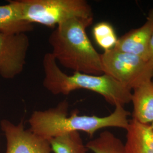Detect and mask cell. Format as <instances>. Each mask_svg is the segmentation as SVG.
<instances>
[{"instance_id":"8fae6325","label":"cell","mask_w":153,"mask_h":153,"mask_svg":"<svg viewBox=\"0 0 153 153\" xmlns=\"http://www.w3.org/2000/svg\"><path fill=\"white\" fill-rule=\"evenodd\" d=\"M8 2L0 5V33L16 34L33 31V24L22 19L17 0Z\"/></svg>"},{"instance_id":"ba28073f","label":"cell","mask_w":153,"mask_h":153,"mask_svg":"<svg viewBox=\"0 0 153 153\" xmlns=\"http://www.w3.org/2000/svg\"><path fill=\"white\" fill-rule=\"evenodd\" d=\"M153 35V9L141 27L131 30L117 39L114 49L143 58L146 61L149 45Z\"/></svg>"},{"instance_id":"30bf717a","label":"cell","mask_w":153,"mask_h":153,"mask_svg":"<svg viewBox=\"0 0 153 153\" xmlns=\"http://www.w3.org/2000/svg\"><path fill=\"white\" fill-rule=\"evenodd\" d=\"M126 131L127 153H153V129L150 124L132 119Z\"/></svg>"},{"instance_id":"8992f818","label":"cell","mask_w":153,"mask_h":153,"mask_svg":"<svg viewBox=\"0 0 153 153\" xmlns=\"http://www.w3.org/2000/svg\"><path fill=\"white\" fill-rule=\"evenodd\" d=\"M30 40L26 33L6 34L0 33V76L11 79L25 68Z\"/></svg>"},{"instance_id":"9c48e42d","label":"cell","mask_w":153,"mask_h":153,"mask_svg":"<svg viewBox=\"0 0 153 153\" xmlns=\"http://www.w3.org/2000/svg\"><path fill=\"white\" fill-rule=\"evenodd\" d=\"M133 118L145 124L153 122V81L147 79L131 90Z\"/></svg>"},{"instance_id":"2e32d148","label":"cell","mask_w":153,"mask_h":153,"mask_svg":"<svg viewBox=\"0 0 153 153\" xmlns=\"http://www.w3.org/2000/svg\"><path fill=\"white\" fill-rule=\"evenodd\" d=\"M150 126H151L152 128L153 129V122L152 123V124H150Z\"/></svg>"},{"instance_id":"5bb4252c","label":"cell","mask_w":153,"mask_h":153,"mask_svg":"<svg viewBox=\"0 0 153 153\" xmlns=\"http://www.w3.org/2000/svg\"><path fill=\"white\" fill-rule=\"evenodd\" d=\"M93 33L96 43L104 51L114 48L117 42L114 28L108 22L96 24L93 28Z\"/></svg>"},{"instance_id":"9a60e30c","label":"cell","mask_w":153,"mask_h":153,"mask_svg":"<svg viewBox=\"0 0 153 153\" xmlns=\"http://www.w3.org/2000/svg\"><path fill=\"white\" fill-rule=\"evenodd\" d=\"M147 65L153 81V35L150 40L147 55Z\"/></svg>"},{"instance_id":"5b68a950","label":"cell","mask_w":153,"mask_h":153,"mask_svg":"<svg viewBox=\"0 0 153 153\" xmlns=\"http://www.w3.org/2000/svg\"><path fill=\"white\" fill-rule=\"evenodd\" d=\"M100 58L103 73L131 91L143 81L152 79L147 61L140 56L112 48L100 54Z\"/></svg>"},{"instance_id":"7a4b0ae2","label":"cell","mask_w":153,"mask_h":153,"mask_svg":"<svg viewBox=\"0 0 153 153\" xmlns=\"http://www.w3.org/2000/svg\"><path fill=\"white\" fill-rule=\"evenodd\" d=\"M93 19L73 18L56 26L48 39L50 52L63 67L90 75L103 74L100 54L88 38L86 29Z\"/></svg>"},{"instance_id":"52a82bcc","label":"cell","mask_w":153,"mask_h":153,"mask_svg":"<svg viewBox=\"0 0 153 153\" xmlns=\"http://www.w3.org/2000/svg\"><path fill=\"white\" fill-rule=\"evenodd\" d=\"M6 141L5 153H52L49 141L40 137L30 129H26L21 120L14 124L8 120L0 122Z\"/></svg>"},{"instance_id":"3957f363","label":"cell","mask_w":153,"mask_h":153,"mask_svg":"<svg viewBox=\"0 0 153 153\" xmlns=\"http://www.w3.org/2000/svg\"><path fill=\"white\" fill-rule=\"evenodd\" d=\"M43 86L53 95H68L74 90L85 89L100 95L115 107H124L131 102V90L107 74L95 76L79 72L67 74L61 70L50 52L43 57Z\"/></svg>"},{"instance_id":"277c9868","label":"cell","mask_w":153,"mask_h":153,"mask_svg":"<svg viewBox=\"0 0 153 153\" xmlns=\"http://www.w3.org/2000/svg\"><path fill=\"white\" fill-rule=\"evenodd\" d=\"M22 19L31 24L54 27L73 18L94 19L85 0H18Z\"/></svg>"},{"instance_id":"4fadbf2b","label":"cell","mask_w":153,"mask_h":153,"mask_svg":"<svg viewBox=\"0 0 153 153\" xmlns=\"http://www.w3.org/2000/svg\"><path fill=\"white\" fill-rule=\"evenodd\" d=\"M86 146L94 153H127L125 144L107 131L102 132L97 138L89 141Z\"/></svg>"},{"instance_id":"7c38bea8","label":"cell","mask_w":153,"mask_h":153,"mask_svg":"<svg viewBox=\"0 0 153 153\" xmlns=\"http://www.w3.org/2000/svg\"><path fill=\"white\" fill-rule=\"evenodd\" d=\"M49 142L54 153H86L88 150L78 131L62 134L51 138Z\"/></svg>"},{"instance_id":"6da1fadb","label":"cell","mask_w":153,"mask_h":153,"mask_svg":"<svg viewBox=\"0 0 153 153\" xmlns=\"http://www.w3.org/2000/svg\"><path fill=\"white\" fill-rule=\"evenodd\" d=\"M68 107V102L65 100L53 108L33 111L28 120L30 129L49 141L72 131H83L92 138L100 129L115 127L126 130L129 125L130 113L120 105L115 107L112 113L104 117L79 115L77 110H74L69 115Z\"/></svg>"}]
</instances>
